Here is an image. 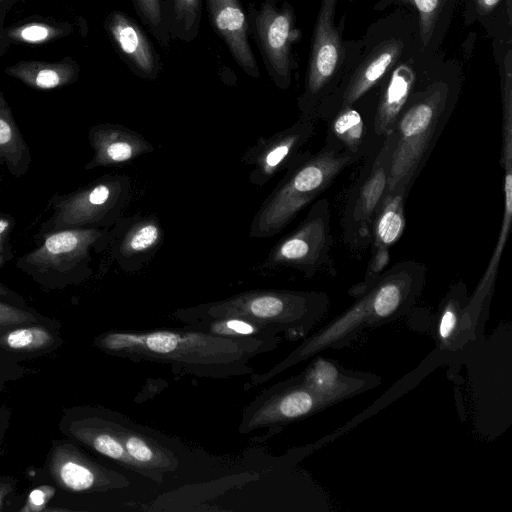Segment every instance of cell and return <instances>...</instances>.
<instances>
[{"label": "cell", "mask_w": 512, "mask_h": 512, "mask_svg": "<svg viewBox=\"0 0 512 512\" xmlns=\"http://www.w3.org/2000/svg\"><path fill=\"white\" fill-rule=\"evenodd\" d=\"M279 339L226 338L199 330L110 331L94 338L102 352L133 361L170 365L199 377L250 374L249 361L277 347Z\"/></svg>", "instance_id": "6da1fadb"}, {"label": "cell", "mask_w": 512, "mask_h": 512, "mask_svg": "<svg viewBox=\"0 0 512 512\" xmlns=\"http://www.w3.org/2000/svg\"><path fill=\"white\" fill-rule=\"evenodd\" d=\"M463 81L461 64L440 54L411 94L391 132L386 195L410 192L456 108Z\"/></svg>", "instance_id": "7a4b0ae2"}, {"label": "cell", "mask_w": 512, "mask_h": 512, "mask_svg": "<svg viewBox=\"0 0 512 512\" xmlns=\"http://www.w3.org/2000/svg\"><path fill=\"white\" fill-rule=\"evenodd\" d=\"M425 281L426 267L423 263L416 260L396 262L385 269L348 309L307 337L271 370L252 375L253 383L265 382L325 349L346 347L363 330L408 314L420 297Z\"/></svg>", "instance_id": "3957f363"}, {"label": "cell", "mask_w": 512, "mask_h": 512, "mask_svg": "<svg viewBox=\"0 0 512 512\" xmlns=\"http://www.w3.org/2000/svg\"><path fill=\"white\" fill-rule=\"evenodd\" d=\"M420 50L415 15L396 7L372 22L357 40H346L341 79L321 103L315 121H328L338 111L352 106L377 88L401 61Z\"/></svg>", "instance_id": "277c9868"}, {"label": "cell", "mask_w": 512, "mask_h": 512, "mask_svg": "<svg viewBox=\"0 0 512 512\" xmlns=\"http://www.w3.org/2000/svg\"><path fill=\"white\" fill-rule=\"evenodd\" d=\"M360 159L328 142L316 152L305 150L263 201L252 219L249 236L271 238L328 189L338 176Z\"/></svg>", "instance_id": "5b68a950"}, {"label": "cell", "mask_w": 512, "mask_h": 512, "mask_svg": "<svg viewBox=\"0 0 512 512\" xmlns=\"http://www.w3.org/2000/svg\"><path fill=\"white\" fill-rule=\"evenodd\" d=\"M329 296L319 291L252 290L230 298L181 309L173 316L183 323L238 317L276 332L305 336L326 315Z\"/></svg>", "instance_id": "8992f818"}, {"label": "cell", "mask_w": 512, "mask_h": 512, "mask_svg": "<svg viewBox=\"0 0 512 512\" xmlns=\"http://www.w3.org/2000/svg\"><path fill=\"white\" fill-rule=\"evenodd\" d=\"M110 228L57 230L35 237L37 246L16 259V267L41 287L79 285L92 274V251L106 250Z\"/></svg>", "instance_id": "52a82bcc"}, {"label": "cell", "mask_w": 512, "mask_h": 512, "mask_svg": "<svg viewBox=\"0 0 512 512\" xmlns=\"http://www.w3.org/2000/svg\"><path fill=\"white\" fill-rule=\"evenodd\" d=\"M131 181L125 175H103L69 193L48 200L51 215L35 237L64 229L110 228L128 205Z\"/></svg>", "instance_id": "ba28073f"}, {"label": "cell", "mask_w": 512, "mask_h": 512, "mask_svg": "<svg viewBox=\"0 0 512 512\" xmlns=\"http://www.w3.org/2000/svg\"><path fill=\"white\" fill-rule=\"evenodd\" d=\"M338 0H320L312 32L303 91L297 98L301 117L315 121L321 103L334 91L343 74L345 16L336 24ZM316 122V121H315Z\"/></svg>", "instance_id": "9c48e42d"}, {"label": "cell", "mask_w": 512, "mask_h": 512, "mask_svg": "<svg viewBox=\"0 0 512 512\" xmlns=\"http://www.w3.org/2000/svg\"><path fill=\"white\" fill-rule=\"evenodd\" d=\"M248 21L267 74L287 90L298 68L294 46L301 37L294 7L286 0H263L249 10Z\"/></svg>", "instance_id": "30bf717a"}, {"label": "cell", "mask_w": 512, "mask_h": 512, "mask_svg": "<svg viewBox=\"0 0 512 512\" xmlns=\"http://www.w3.org/2000/svg\"><path fill=\"white\" fill-rule=\"evenodd\" d=\"M332 246L331 206L327 198H320L301 223L275 243L263 267L291 268L313 277L333 269Z\"/></svg>", "instance_id": "8fae6325"}, {"label": "cell", "mask_w": 512, "mask_h": 512, "mask_svg": "<svg viewBox=\"0 0 512 512\" xmlns=\"http://www.w3.org/2000/svg\"><path fill=\"white\" fill-rule=\"evenodd\" d=\"M392 148L390 133L384 137L380 147L364 160L347 194L341 220L342 237L354 251L370 245L372 219L387 192Z\"/></svg>", "instance_id": "7c38bea8"}, {"label": "cell", "mask_w": 512, "mask_h": 512, "mask_svg": "<svg viewBox=\"0 0 512 512\" xmlns=\"http://www.w3.org/2000/svg\"><path fill=\"white\" fill-rule=\"evenodd\" d=\"M44 473L63 494L103 493L128 485L125 477L95 462L68 438L52 441Z\"/></svg>", "instance_id": "4fadbf2b"}, {"label": "cell", "mask_w": 512, "mask_h": 512, "mask_svg": "<svg viewBox=\"0 0 512 512\" xmlns=\"http://www.w3.org/2000/svg\"><path fill=\"white\" fill-rule=\"evenodd\" d=\"M329 406L295 377L265 390L245 409L242 433L286 425L312 416Z\"/></svg>", "instance_id": "5bb4252c"}, {"label": "cell", "mask_w": 512, "mask_h": 512, "mask_svg": "<svg viewBox=\"0 0 512 512\" xmlns=\"http://www.w3.org/2000/svg\"><path fill=\"white\" fill-rule=\"evenodd\" d=\"M58 427L66 438L137 471L125 450L115 413L99 407H69L63 409Z\"/></svg>", "instance_id": "9a60e30c"}, {"label": "cell", "mask_w": 512, "mask_h": 512, "mask_svg": "<svg viewBox=\"0 0 512 512\" xmlns=\"http://www.w3.org/2000/svg\"><path fill=\"white\" fill-rule=\"evenodd\" d=\"M315 132V121L299 116L289 127L258 139L242 156L244 164L250 168L249 182L264 186L286 170L305 151Z\"/></svg>", "instance_id": "2e32d148"}, {"label": "cell", "mask_w": 512, "mask_h": 512, "mask_svg": "<svg viewBox=\"0 0 512 512\" xmlns=\"http://www.w3.org/2000/svg\"><path fill=\"white\" fill-rule=\"evenodd\" d=\"M440 52L426 55L418 50L399 62L373 90L375 98L374 126L378 137L390 134L396 120L418 84Z\"/></svg>", "instance_id": "e0dca14e"}, {"label": "cell", "mask_w": 512, "mask_h": 512, "mask_svg": "<svg viewBox=\"0 0 512 512\" xmlns=\"http://www.w3.org/2000/svg\"><path fill=\"white\" fill-rule=\"evenodd\" d=\"M115 51L137 77L154 81L163 69L159 53L139 23L125 12L114 10L104 21Z\"/></svg>", "instance_id": "ac0fdd59"}, {"label": "cell", "mask_w": 512, "mask_h": 512, "mask_svg": "<svg viewBox=\"0 0 512 512\" xmlns=\"http://www.w3.org/2000/svg\"><path fill=\"white\" fill-rule=\"evenodd\" d=\"M373 91L352 106L338 111L327 122L324 142L357 156L360 161L372 155L384 138L377 136L374 126Z\"/></svg>", "instance_id": "d6986e66"}, {"label": "cell", "mask_w": 512, "mask_h": 512, "mask_svg": "<svg viewBox=\"0 0 512 512\" xmlns=\"http://www.w3.org/2000/svg\"><path fill=\"white\" fill-rule=\"evenodd\" d=\"M296 378L329 407L374 389L382 381L376 374L351 370L322 356L314 358Z\"/></svg>", "instance_id": "ffe728a7"}, {"label": "cell", "mask_w": 512, "mask_h": 512, "mask_svg": "<svg viewBox=\"0 0 512 512\" xmlns=\"http://www.w3.org/2000/svg\"><path fill=\"white\" fill-rule=\"evenodd\" d=\"M163 230L153 215L120 218L109 231L111 258L124 270L139 269L157 252Z\"/></svg>", "instance_id": "44dd1931"}, {"label": "cell", "mask_w": 512, "mask_h": 512, "mask_svg": "<svg viewBox=\"0 0 512 512\" xmlns=\"http://www.w3.org/2000/svg\"><path fill=\"white\" fill-rule=\"evenodd\" d=\"M208 18L236 64L248 76L260 77V69L249 42V21L240 0H205Z\"/></svg>", "instance_id": "7402d4cb"}, {"label": "cell", "mask_w": 512, "mask_h": 512, "mask_svg": "<svg viewBox=\"0 0 512 512\" xmlns=\"http://www.w3.org/2000/svg\"><path fill=\"white\" fill-rule=\"evenodd\" d=\"M88 141L93 157L85 164V170L123 166L154 150L143 135L115 123L93 125L88 131Z\"/></svg>", "instance_id": "603a6c76"}, {"label": "cell", "mask_w": 512, "mask_h": 512, "mask_svg": "<svg viewBox=\"0 0 512 512\" xmlns=\"http://www.w3.org/2000/svg\"><path fill=\"white\" fill-rule=\"evenodd\" d=\"M469 297L465 282L458 280L441 299L434 321L438 349L459 352L476 341L467 312Z\"/></svg>", "instance_id": "cb8c5ba5"}, {"label": "cell", "mask_w": 512, "mask_h": 512, "mask_svg": "<svg viewBox=\"0 0 512 512\" xmlns=\"http://www.w3.org/2000/svg\"><path fill=\"white\" fill-rule=\"evenodd\" d=\"M460 0H378L373 9L405 7L417 21L420 50L426 55L440 52Z\"/></svg>", "instance_id": "d4e9b609"}, {"label": "cell", "mask_w": 512, "mask_h": 512, "mask_svg": "<svg viewBox=\"0 0 512 512\" xmlns=\"http://www.w3.org/2000/svg\"><path fill=\"white\" fill-rule=\"evenodd\" d=\"M64 344L60 323H27L0 333V349L16 361L48 355Z\"/></svg>", "instance_id": "484cf974"}, {"label": "cell", "mask_w": 512, "mask_h": 512, "mask_svg": "<svg viewBox=\"0 0 512 512\" xmlns=\"http://www.w3.org/2000/svg\"><path fill=\"white\" fill-rule=\"evenodd\" d=\"M409 193L397 190L386 195L371 223V256L390 259L389 249L405 229V201Z\"/></svg>", "instance_id": "4316f807"}, {"label": "cell", "mask_w": 512, "mask_h": 512, "mask_svg": "<svg viewBox=\"0 0 512 512\" xmlns=\"http://www.w3.org/2000/svg\"><path fill=\"white\" fill-rule=\"evenodd\" d=\"M119 422L125 450L137 471L151 478H157L161 473L171 472L177 467L178 462L174 455L160 446L156 440L134 430L121 417Z\"/></svg>", "instance_id": "83f0119b"}, {"label": "cell", "mask_w": 512, "mask_h": 512, "mask_svg": "<svg viewBox=\"0 0 512 512\" xmlns=\"http://www.w3.org/2000/svg\"><path fill=\"white\" fill-rule=\"evenodd\" d=\"M0 158L8 172L15 178L27 174L32 154L21 133L12 110L0 91Z\"/></svg>", "instance_id": "f1b7e54d"}, {"label": "cell", "mask_w": 512, "mask_h": 512, "mask_svg": "<svg viewBox=\"0 0 512 512\" xmlns=\"http://www.w3.org/2000/svg\"><path fill=\"white\" fill-rule=\"evenodd\" d=\"M466 26L478 23L490 39L512 35V0H460Z\"/></svg>", "instance_id": "f546056e"}, {"label": "cell", "mask_w": 512, "mask_h": 512, "mask_svg": "<svg viewBox=\"0 0 512 512\" xmlns=\"http://www.w3.org/2000/svg\"><path fill=\"white\" fill-rule=\"evenodd\" d=\"M160 7L170 41L188 43L198 36L203 0H160Z\"/></svg>", "instance_id": "4dcf8cb0"}, {"label": "cell", "mask_w": 512, "mask_h": 512, "mask_svg": "<svg viewBox=\"0 0 512 512\" xmlns=\"http://www.w3.org/2000/svg\"><path fill=\"white\" fill-rule=\"evenodd\" d=\"M189 329L226 338L279 339V333L264 325L238 317L209 318L188 323Z\"/></svg>", "instance_id": "1f68e13d"}, {"label": "cell", "mask_w": 512, "mask_h": 512, "mask_svg": "<svg viewBox=\"0 0 512 512\" xmlns=\"http://www.w3.org/2000/svg\"><path fill=\"white\" fill-rule=\"evenodd\" d=\"M9 74L32 88L49 90L74 82L78 70L72 67L64 68L62 65L33 64V68H12Z\"/></svg>", "instance_id": "d6a6232c"}, {"label": "cell", "mask_w": 512, "mask_h": 512, "mask_svg": "<svg viewBox=\"0 0 512 512\" xmlns=\"http://www.w3.org/2000/svg\"><path fill=\"white\" fill-rule=\"evenodd\" d=\"M142 24L164 48L169 47L170 38L163 23L160 0H130Z\"/></svg>", "instance_id": "836d02e7"}, {"label": "cell", "mask_w": 512, "mask_h": 512, "mask_svg": "<svg viewBox=\"0 0 512 512\" xmlns=\"http://www.w3.org/2000/svg\"><path fill=\"white\" fill-rule=\"evenodd\" d=\"M56 322V319L47 317L30 306L20 307L0 301V333L20 324Z\"/></svg>", "instance_id": "e575fe53"}, {"label": "cell", "mask_w": 512, "mask_h": 512, "mask_svg": "<svg viewBox=\"0 0 512 512\" xmlns=\"http://www.w3.org/2000/svg\"><path fill=\"white\" fill-rule=\"evenodd\" d=\"M57 488L54 485H40L32 489L24 503L16 511L18 512H42L48 507L52 498L56 495Z\"/></svg>", "instance_id": "d590c367"}, {"label": "cell", "mask_w": 512, "mask_h": 512, "mask_svg": "<svg viewBox=\"0 0 512 512\" xmlns=\"http://www.w3.org/2000/svg\"><path fill=\"white\" fill-rule=\"evenodd\" d=\"M16 226V219L9 213L0 212V269L14 258L11 234Z\"/></svg>", "instance_id": "8d00e7d4"}, {"label": "cell", "mask_w": 512, "mask_h": 512, "mask_svg": "<svg viewBox=\"0 0 512 512\" xmlns=\"http://www.w3.org/2000/svg\"><path fill=\"white\" fill-rule=\"evenodd\" d=\"M30 371L23 367L9 354L0 349V382L6 383L20 380Z\"/></svg>", "instance_id": "74e56055"}, {"label": "cell", "mask_w": 512, "mask_h": 512, "mask_svg": "<svg viewBox=\"0 0 512 512\" xmlns=\"http://www.w3.org/2000/svg\"><path fill=\"white\" fill-rule=\"evenodd\" d=\"M51 29L44 24H30L22 27L19 31L20 38L25 42L38 43L48 39Z\"/></svg>", "instance_id": "f35d334b"}, {"label": "cell", "mask_w": 512, "mask_h": 512, "mask_svg": "<svg viewBox=\"0 0 512 512\" xmlns=\"http://www.w3.org/2000/svg\"><path fill=\"white\" fill-rule=\"evenodd\" d=\"M17 479L10 476H0V511L4 510V505L16 490Z\"/></svg>", "instance_id": "ab89813d"}, {"label": "cell", "mask_w": 512, "mask_h": 512, "mask_svg": "<svg viewBox=\"0 0 512 512\" xmlns=\"http://www.w3.org/2000/svg\"><path fill=\"white\" fill-rule=\"evenodd\" d=\"M0 301L20 307H28L24 297L0 282Z\"/></svg>", "instance_id": "60d3db41"}, {"label": "cell", "mask_w": 512, "mask_h": 512, "mask_svg": "<svg viewBox=\"0 0 512 512\" xmlns=\"http://www.w3.org/2000/svg\"><path fill=\"white\" fill-rule=\"evenodd\" d=\"M11 415V408L0 406V457H2L5 452L4 441L10 425Z\"/></svg>", "instance_id": "b9f144b4"}, {"label": "cell", "mask_w": 512, "mask_h": 512, "mask_svg": "<svg viewBox=\"0 0 512 512\" xmlns=\"http://www.w3.org/2000/svg\"><path fill=\"white\" fill-rule=\"evenodd\" d=\"M6 390V383L0 382V392Z\"/></svg>", "instance_id": "7bdbcfd3"}, {"label": "cell", "mask_w": 512, "mask_h": 512, "mask_svg": "<svg viewBox=\"0 0 512 512\" xmlns=\"http://www.w3.org/2000/svg\"><path fill=\"white\" fill-rule=\"evenodd\" d=\"M3 164V161L2 159L0 158V168H1V165ZM1 187H2V176H1V173H0V190H1Z\"/></svg>", "instance_id": "ee69618b"}]
</instances>
